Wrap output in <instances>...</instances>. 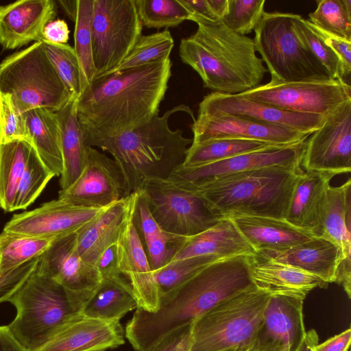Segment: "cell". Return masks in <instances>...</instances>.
Here are the masks:
<instances>
[{
  "label": "cell",
  "mask_w": 351,
  "mask_h": 351,
  "mask_svg": "<svg viewBox=\"0 0 351 351\" xmlns=\"http://www.w3.org/2000/svg\"><path fill=\"white\" fill-rule=\"evenodd\" d=\"M170 58L94 79L77 100L84 138L131 131L159 112L171 75Z\"/></svg>",
  "instance_id": "6da1fadb"
},
{
  "label": "cell",
  "mask_w": 351,
  "mask_h": 351,
  "mask_svg": "<svg viewBox=\"0 0 351 351\" xmlns=\"http://www.w3.org/2000/svg\"><path fill=\"white\" fill-rule=\"evenodd\" d=\"M254 285L249 256L218 260L162 295L156 312L137 308L126 325L125 337L136 350L148 351L171 332Z\"/></svg>",
  "instance_id": "7a4b0ae2"
},
{
  "label": "cell",
  "mask_w": 351,
  "mask_h": 351,
  "mask_svg": "<svg viewBox=\"0 0 351 351\" xmlns=\"http://www.w3.org/2000/svg\"><path fill=\"white\" fill-rule=\"evenodd\" d=\"M196 32L182 38L179 55L201 77L204 88L235 95L259 86L267 68L253 39L230 29L223 21L193 18Z\"/></svg>",
  "instance_id": "3957f363"
},
{
  "label": "cell",
  "mask_w": 351,
  "mask_h": 351,
  "mask_svg": "<svg viewBox=\"0 0 351 351\" xmlns=\"http://www.w3.org/2000/svg\"><path fill=\"white\" fill-rule=\"evenodd\" d=\"M184 112L193 120L192 110L181 104L156 114L147 123L131 131L113 136L84 138L88 147H99L110 154L119 165L125 182V197L143 189L151 179H165L184 160L193 139L183 136L180 129L169 125L171 115Z\"/></svg>",
  "instance_id": "277c9868"
},
{
  "label": "cell",
  "mask_w": 351,
  "mask_h": 351,
  "mask_svg": "<svg viewBox=\"0 0 351 351\" xmlns=\"http://www.w3.org/2000/svg\"><path fill=\"white\" fill-rule=\"evenodd\" d=\"M302 167L271 166L232 174L215 181L182 188L208 202L223 217L244 215L285 219Z\"/></svg>",
  "instance_id": "5b68a950"
},
{
  "label": "cell",
  "mask_w": 351,
  "mask_h": 351,
  "mask_svg": "<svg viewBox=\"0 0 351 351\" xmlns=\"http://www.w3.org/2000/svg\"><path fill=\"white\" fill-rule=\"evenodd\" d=\"M8 302L16 314L6 326L25 351H36L82 310L62 286L36 270Z\"/></svg>",
  "instance_id": "8992f818"
},
{
  "label": "cell",
  "mask_w": 351,
  "mask_h": 351,
  "mask_svg": "<svg viewBox=\"0 0 351 351\" xmlns=\"http://www.w3.org/2000/svg\"><path fill=\"white\" fill-rule=\"evenodd\" d=\"M0 92L10 97L21 113L35 108L56 112L75 99L49 61L43 41L3 59Z\"/></svg>",
  "instance_id": "52a82bcc"
},
{
  "label": "cell",
  "mask_w": 351,
  "mask_h": 351,
  "mask_svg": "<svg viewBox=\"0 0 351 351\" xmlns=\"http://www.w3.org/2000/svg\"><path fill=\"white\" fill-rule=\"evenodd\" d=\"M271 295L254 285L216 305L193 323L190 351L256 345Z\"/></svg>",
  "instance_id": "ba28073f"
},
{
  "label": "cell",
  "mask_w": 351,
  "mask_h": 351,
  "mask_svg": "<svg viewBox=\"0 0 351 351\" xmlns=\"http://www.w3.org/2000/svg\"><path fill=\"white\" fill-rule=\"evenodd\" d=\"M294 16L265 12L254 29L255 49L266 64L271 79L285 82L332 80L297 34Z\"/></svg>",
  "instance_id": "9c48e42d"
},
{
  "label": "cell",
  "mask_w": 351,
  "mask_h": 351,
  "mask_svg": "<svg viewBox=\"0 0 351 351\" xmlns=\"http://www.w3.org/2000/svg\"><path fill=\"white\" fill-rule=\"evenodd\" d=\"M134 0H93V58L99 77L116 69L142 35Z\"/></svg>",
  "instance_id": "30bf717a"
},
{
  "label": "cell",
  "mask_w": 351,
  "mask_h": 351,
  "mask_svg": "<svg viewBox=\"0 0 351 351\" xmlns=\"http://www.w3.org/2000/svg\"><path fill=\"white\" fill-rule=\"evenodd\" d=\"M143 189L154 218L168 233L193 236L224 217L203 197L182 188L169 178L149 180Z\"/></svg>",
  "instance_id": "8fae6325"
},
{
  "label": "cell",
  "mask_w": 351,
  "mask_h": 351,
  "mask_svg": "<svg viewBox=\"0 0 351 351\" xmlns=\"http://www.w3.org/2000/svg\"><path fill=\"white\" fill-rule=\"evenodd\" d=\"M238 95L289 112L328 116L351 99V86L339 80L285 82L271 79Z\"/></svg>",
  "instance_id": "7c38bea8"
},
{
  "label": "cell",
  "mask_w": 351,
  "mask_h": 351,
  "mask_svg": "<svg viewBox=\"0 0 351 351\" xmlns=\"http://www.w3.org/2000/svg\"><path fill=\"white\" fill-rule=\"evenodd\" d=\"M301 167L305 171H351V99L328 114L322 125L304 141Z\"/></svg>",
  "instance_id": "4fadbf2b"
},
{
  "label": "cell",
  "mask_w": 351,
  "mask_h": 351,
  "mask_svg": "<svg viewBox=\"0 0 351 351\" xmlns=\"http://www.w3.org/2000/svg\"><path fill=\"white\" fill-rule=\"evenodd\" d=\"M77 239L74 233L55 240L39 256L36 271L62 286L82 308L101 278L95 265L81 258Z\"/></svg>",
  "instance_id": "5bb4252c"
},
{
  "label": "cell",
  "mask_w": 351,
  "mask_h": 351,
  "mask_svg": "<svg viewBox=\"0 0 351 351\" xmlns=\"http://www.w3.org/2000/svg\"><path fill=\"white\" fill-rule=\"evenodd\" d=\"M108 206L84 207L58 198L34 210L14 214L3 230L36 237H63L81 231Z\"/></svg>",
  "instance_id": "9a60e30c"
},
{
  "label": "cell",
  "mask_w": 351,
  "mask_h": 351,
  "mask_svg": "<svg viewBox=\"0 0 351 351\" xmlns=\"http://www.w3.org/2000/svg\"><path fill=\"white\" fill-rule=\"evenodd\" d=\"M124 176L114 159L88 147L86 165L78 178L58 198L89 208L108 206L125 197Z\"/></svg>",
  "instance_id": "2e32d148"
},
{
  "label": "cell",
  "mask_w": 351,
  "mask_h": 351,
  "mask_svg": "<svg viewBox=\"0 0 351 351\" xmlns=\"http://www.w3.org/2000/svg\"><path fill=\"white\" fill-rule=\"evenodd\" d=\"M304 142L293 145L270 146L222 160L193 167H177L169 178L178 182L199 186L248 170L271 166L301 167Z\"/></svg>",
  "instance_id": "e0dca14e"
},
{
  "label": "cell",
  "mask_w": 351,
  "mask_h": 351,
  "mask_svg": "<svg viewBox=\"0 0 351 351\" xmlns=\"http://www.w3.org/2000/svg\"><path fill=\"white\" fill-rule=\"evenodd\" d=\"M197 115H230L291 128L311 134L327 116L289 112L245 98L238 94L213 92L199 104Z\"/></svg>",
  "instance_id": "ac0fdd59"
},
{
  "label": "cell",
  "mask_w": 351,
  "mask_h": 351,
  "mask_svg": "<svg viewBox=\"0 0 351 351\" xmlns=\"http://www.w3.org/2000/svg\"><path fill=\"white\" fill-rule=\"evenodd\" d=\"M191 128L193 134L192 143L231 138L287 146L303 143L311 135L285 127L230 115H197Z\"/></svg>",
  "instance_id": "d6986e66"
},
{
  "label": "cell",
  "mask_w": 351,
  "mask_h": 351,
  "mask_svg": "<svg viewBox=\"0 0 351 351\" xmlns=\"http://www.w3.org/2000/svg\"><path fill=\"white\" fill-rule=\"evenodd\" d=\"M134 207L116 241L118 267L132 289L138 308L154 313L159 307V289L134 223Z\"/></svg>",
  "instance_id": "ffe728a7"
},
{
  "label": "cell",
  "mask_w": 351,
  "mask_h": 351,
  "mask_svg": "<svg viewBox=\"0 0 351 351\" xmlns=\"http://www.w3.org/2000/svg\"><path fill=\"white\" fill-rule=\"evenodd\" d=\"M351 180L327 191L319 236L334 243L339 251L340 263L335 282L351 298Z\"/></svg>",
  "instance_id": "44dd1931"
},
{
  "label": "cell",
  "mask_w": 351,
  "mask_h": 351,
  "mask_svg": "<svg viewBox=\"0 0 351 351\" xmlns=\"http://www.w3.org/2000/svg\"><path fill=\"white\" fill-rule=\"evenodd\" d=\"M56 13L53 0H21L0 6L1 46L14 49L43 41L44 28Z\"/></svg>",
  "instance_id": "7402d4cb"
},
{
  "label": "cell",
  "mask_w": 351,
  "mask_h": 351,
  "mask_svg": "<svg viewBox=\"0 0 351 351\" xmlns=\"http://www.w3.org/2000/svg\"><path fill=\"white\" fill-rule=\"evenodd\" d=\"M303 301L284 295H271L256 339L259 348L265 351L295 350L306 333Z\"/></svg>",
  "instance_id": "603a6c76"
},
{
  "label": "cell",
  "mask_w": 351,
  "mask_h": 351,
  "mask_svg": "<svg viewBox=\"0 0 351 351\" xmlns=\"http://www.w3.org/2000/svg\"><path fill=\"white\" fill-rule=\"evenodd\" d=\"M119 321H105L78 313L36 351H93L117 348L125 343Z\"/></svg>",
  "instance_id": "cb8c5ba5"
},
{
  "label": "cell",
  "mask_w": 351,
  "mask_h": 351,
  "mask_svg": "<svg viewBox=\"0 0 351 351\" xmlns=\"http://www.w3.org/2000/svg\"><path fill=\"white\" fill-rule=\"evenodd\" d=\"M250 273L258 289L273 295L304 300L315 288H326L328 283L319 277L292 265L258 254L250 256Z\"/></svg>",
  "instance_id": "d4e9b609"
},
{
  "label": "cell",
  "mask_w": 351,
  "mask_h": 351,
  "mask_svg": "<svg viewBox=\"0 0 351 351\" xmlns=\"http://www.w3.org/2000/svg\"><path fill=\"white\" fill-rule=\"evenodd\" d=\"M336 173L305 171L295 182L285 219L290 223L319 235L326 195Z\"/></svg>",
  "instance_id": "484cf974"
},
{
  "label": "cell",
  "mask_w": 351,
  "mask_h": 351,
  "mask_svg": "<svg viewBox=\"0 0 351 351\" xmlns=\"http://www.w3.org/2000/svg\"><path fill=\"white\" fill-rule=\"evenodd\" d=\"M256 254L229 217H223L210 228L186 237L169 262L194 256H211L223 259Z\"/></svg>",
  "instance_id": "4316f807"
},
{
  "label": "cell",
  "mask_w": 351,
  "mask_h": 351,
  "mask_svg": "<svg viewBox=\"0 0 351 351\" xmlns=\"http://www.w3.org/2000/svg\"><path fill=\"white\" fill-rule=\"evenodd\" d=\"M228 217L256 253L285 251L316 236L285 219L244 215Z\"/></svg>",
  "instance_id": "83f0119b"
},
{
  "label": "cell",
  "mask_w": 351,
  "mask_h": 351,
  "mask_svg": "<svg viewBox=\"0 0 351 351\" xmlns=\"http://www.w3.org/2000/svg\"><path fill=\"white\" fill-rule=\"evenodd\" d=\"M137 191L110 205L90 225L77 232V250L86 263L95 265L100 254L114 244L133 210Z\"/></svg>",
  "instance_id": "f1b7e54d"
},
{
  "label": "cell",
  "mask_w": 351,
  "mask_h": 351,
  "mask_svg": "<svg viewBox=\"0 0 351 351\" xmlns=\"http://www.w3.org/2000/svg\"><path fill=\"white\" fill-rule=\"evenodd\" d=\"M256 254L298 267L328 284L335 282L340 263L338 247L329 240L318 235L285 251Z\"/></svg>",
  "instance_id": "f546056e"
},
{
  "label": "cell",
  "mask_w": 351,
  "mask_h": 351,
  "mask_svg": "<svg viewBox=\"0 0 351 351\" xmlns=\"http://www.w3.org/2000/svg\"><path fill=\"white\" fill-rule=\"evenodd\" d=\"M77 100L73 99L55 112L58 120L63 169L60 175L61 190L70 186L82 173L87 158L88 146L77 114Z\"/></svg>",
  "instance_id": "4dcf8cb0"
},
{
  "label": "cell",
  "mask_w": 351,
  "mask_h": 351,
  "mask_svg": "<svg viewBox=\"0 0 351 351\" xmlns=\"http://www.w3.org/2000/svg\"><path fill=\"white\" fill-rule=\"evenodd\" d=\"M138 308L132 289L122 275L102 279L83 306L81 313L90 318L119 321L127 313Z\"/></svg>",
  "instance_id": "1f68e13d"
},
{
  "label": "cell",
  "mask_w": 351,
  "mask_h": 351,
  "mask_svg": "<svg viewBox=\"0 0 351 351\" xmlns=\"http://www.w3.org/2000/svg\"><path fill=\"white\" fill-rule=\"evenodd\" d=\"M28 134L40 158L54 175L63 169L60 130L55 112L35 108L23 113Z\"/></svg>",
  "instance_id": "d6a6232c"
},
{
  "label": "cell",
  "mask_w": 351,
  "mask_h": 351,
  "mask_svg": "<svg viewBox=\"0 0 351 351\" xmlns=\"http://www.w3.org/2000/svg\"><path fill=\"white\" fill-rule=\"evenodd\" d=\"M35 147L23 140L0 143V208L14 210L17 191Z\"/></svg>",
  "instance_id": "836d02e7"
},
{
  "label": "cell",
  "mask_w": 351,
  "mask_h": 351,
  "mask_svg": "<svg viewBox=\"0 0 351 351\" xmlns=\"http://www.w3.org/2000/svg\"><path fill=\"white\" fill-rule=\"evenodd\" d=\"M269 145L263 142L222 138L208 140L197 143H191L188 147L182 164L184 167H193L208 164L237 155L267 148Z\"/></svg>",
  "instance_id": "e575fe53"
},
{
  "label": "cell",
  "mask_w": 351,
  "mask_h": 351,
  "mask_svg": "<svg viewBox=\"0 0 351 351\" xmlns=\"http://www.w3.org/2000/svg\"><path fill=\"white\" fill-rule=\"evenodd\" d=\"M57 239L3 230L0 233V274L9 272L39 257Z\"/></svg>",
  "instance_id": "d590c367"
},
{
  "label": "cell",
  "mask_w": 351,
  "mask_h": 351,
  "mask_svg": "<svg viewBox=\"0 0 351 351\" xmlns=\"http://www.w3.org/2000/svg\"><path fill=\"white\" fill-rule=\"evenodd\" d=\"M93 14V0H77L73 48L77 54L81 70L82 93L88 87L96 76L92 49Z\"/></svg>",
  "instance_id": "8d00e7d4"
},
{
  "label": "cell",
  "mask_w": 351,
  "mask_h": 351,
  "mask_svg": "<svg viewBox=\"0 0 351 351\" xmlns=\"http://www.w3.org/2000/svg\"><path fill=\"white\" fill-rule=\"evenodd\" d=\"M173 47V38L167 29L149 35H141L122 62L109 73L168 59Z\"/></svg>",
  "instance_id": "74e56055"
},
{
  "label": "cell",
  "mask_w": 351,
  "mask_h": 351,
  "mask_svg": "<svg viewBox=\"0 0 351 351\" xmlns=\"http://www.w3.org/2000/svg\"><path fill=\"white\" fill-rule=\"evenodd\" d=\"M309 21L332 36L351 40V0H319Z\"/></svg>",
  "instance_id": "f35d334b"
},
{
  "label": "cell",
  "mask_w": 351,
  "mask_h": 351,
  "mask_svg": "<svg viewBox=\"0 0 351 351\" xmlns=\"http://www.w3.org/2000/svg\"><path fill=\"white\" fill-rule=\"evenodd\" d=\"M139 19L147 28H168L189 20V14L179 0H134Z\"/></svg>",
  "instance_id": "ab89813d"
},
{
  "label": "cell",
  "mask_w": 351,
  "mask_h": 351,
  "mask_svg": "<svg viewBox=\"0 0 351 351\" xmlns=\"http://www.w3.org/2000/svg\"><path fill=\"white\" fill-rule=\"evenodd\" d=\"M46 54L61 80L75 100L80 97L81 70L74 48L68 44L43 40Z\"/></svg>",
  "instance_id": "60d3db41"
},
{
  "label": "cell",
  "mask_w": 351,
  "mask_h": 351,
  "mask_svg": "<svg viewBox=\"0 0 351 351\" xmlns=\"http://www.w3.org/2000/svg\"><path fill=\"white\" fill-rule=\"evenodd\" d=\"M293 25L298 36L325 68L330 78L343 81L342 65L339 58L324 43L313 24L295 14Z\"/></svg>",
  "instance_id": "b9f144b4"
},
{
  "label": "cell",
  "mask_w": 351,
  "mask_h": 351,
  "mask_svg": "<svg viewBox=\"0 0 351 351\" xmlns=\"http://www.w3.org/2000/svg\"><path fill=\"white\" fill-rule=\"evenodd\" d=\"M220 259L211 256H194L170 262L154 271L160 298L178 287L204 267Z\"/></svg>",
  "instance_id": "7bdbcfd3"
},
{
  "label": "cell",
  "mask_w": 351,
  "mask_h": 351,
  "mask_svg": "<svg viewBox=\"0 0 351 351\" xmlns=\"http://www.w3.org/2000/svg\"><path fill=\"white\" fill-rule=\"evenodd\" d=\"M53 176L34 148L29 158L17 191L14 210L25 209L32 204Z\"/></svg>",
  "instance_id": "ee69618b"
},
{
  "label": "cell",
  "mask_w": 351,
  "mask_h": 351,
  "mask_svg": "<svg viewBox=\"0 0 351 351\" xmlns=\"http://www.w3.org/2000/svg\"><path fill=\"white\" fill-rule=\"evenodd\" d=\"M265 0H228V14L222 21L234 32L250 34L261 19Z\"/></svg>",
  "instance_id": "f6af8a7d"
},
{
  "label": "cell",
  "mask_w": 351,
  "mask_h": 351,
  "mask_svg": "<svg viewBox=\"0 0 351 351\" xmlns=\"http://www.w3.org/2000/svg\"><path fill=\"white\" fill-rule=\"evenodd\" d=\"M16 140L32 144L23 113L16 108L8 94L0 92V143Z\"/></svg>",
  "instance_id": "bcb514c9"
},
{
  "label": "cell",
  "mask_w": 351,
  "mask_h": 351,
  "mask_svg": "<svg viewBox=\"0 0 351 351\" xmlns=\"http://www.w3.org/2000/svg\"><path fill=\"white\" fill-rule=\"evenodd\" d=\"M38 258L9 272L0 274V303L8 302L35 271Z\"/></svg>",
  "instance_id": "7dc6e473"
},
{
  "label": "cell",
  "mask_w": 351,
  "mask_h": 351,
  "mask_svg": "<svg viewBox=\"0 0 351 351\" xmlns=\"http://www.w3.org/2000/svg\"><path fill=\"white\" fill-rule=\"evenodd\" d=\"M314 27L324 43L332 49L339 58L342 65L343 81L350 86L351 40L332 36L315 26Z\"/></svg>",
  "instance_id": "c3c4849f"
},
{
  "label": "cell",
  "mask_w": 351,
  "mask_h": 351,
  "mask_svg": "<svg viewBox=\"0 0 351 351\" xmlns=\"http://www.w3.org/2000/svg\"><path fill=\"white\" fill-rule=\"evenodd\" d=\"M193 323L171 332L148 351H190Z\"/></svg>",
  "instance_id": "681fc988"
},
{
  "label": "cell",
  "mask_w": 351,
  "mask_h": 351,
  "mask_svg": "<svg viewBox=\"0 0 351 351\" xmlns=\"http://www.w3.org/2000/svg\"><path fill=\"white\" fill-rule=\"evenodd\" d=\"M95 266L101 280L121 275L118 267L116 243L100 254Z\"/></svg>",
  "instance_id": "f907efd6"
},
{
  "label": "cell",
  "mask_w": 351,
  "mask_h": 351,
  "mask_svg": "<svg viewBox=\"0 0 351 351\" xmlns=\"http://www.w3.org/2000/svg\"><path fill=\"white\" fill-rule=\"evenodd\" d=\"M69 29L63 19H56L49 23L43 30V40L53 43L66 44L69 39Z\"/></svg>",
  "instance_id": "816d5d0a"
},
{
  "label": "cell",
  "mask_w": 351,
  "mask_h": 351,
  "mask_svg": "<svg viewBox=\"0 0 351 351\" xmlns=\"http://www.w3.org/2000/svg\"><path fill=\"white\" fill-rule=\"evenodd\" d=\"M351 341V329L348 328L314 348V351H348Z\"/></svg>",
  "instance_id": "f5cc1de1"
},
{
  "label": "cell",
  "mask_w": 351,
  "mask_h": 351,
  "mask_svg": "<svg viewBox=\"0 0 351 351\" xmlns=\"http://www.w3.org/2000/svg\"><path fill=\"white\" fill-rule=\"evenodd\" d=\"M189 14V20L202 18L210 21L217 20L213 14L207 0H179Z\"/></svg>",
  "instance_id": "db71d44e"
},
{
  "label": "cell",
  "mask_w": 351,
  "mask_h": 351,
  "mask_svg": "<svg viewBox=\"0 0 351 351\" xmlns=\"http://www.w3.org/2000/svg\"><path fill=\"white\" fill-rule=\"evenodd\" d=\"M0 351H25L14 340L6 326H0Z\"/></svg>",
  "instance_id": "11a10c76"
},
{
  "label": "cell",
  "mask_w": 351,
  "mask_h": 351,
  "mask_svg": "<svg viewBox=\"0 0 351 351\" xmlns=\"http://www.w3.org/2000/svg\"><path fill=\"white\" fill-rule=\"evenodd\" d=\"M318 341V335L314 329L306 331L303 339L295 351H314L315 346L319 343Z\"/></svg>",
  "instance_id": "9f6ffc18"
},
{
  "label": "cell",
  "mask_w": 351,
  "mask_h": 351,
  "mask_svg": "<svg viewBox=\"0 0 351 351\" xmlns=\"http://www.w3.org/2000/svg\"><path fill=\"white\" fill-rule=\"evenodd\" d=\"M210 10L219 21H222L228 14V0H207Z\"/></svg>",
  "instance_id": "6f0895ef"
},
{
  "label": "cell",
  "mask_w": 351,
  "mask_h": 351,
  "mask_svg": "<svg viewBox=\"0 0 351 351\" xmlns=\"http://www.w3.org/2000/svg\"><path fill=\"white\" fill-rule=\"evenodd\" d=\"M56 3L67 16L75 23L77 14V0H59Z\"/></svg>",
  "instance_id": "680465c9"
},
{
  "label": "cell",
  "mask_w": 351,
  "mask_h": 351,
  "mask_svg": "<svg viewBox=\"0 0 351 351\" xmlns=\"http://www.w3.org/2000/svg\"><path fill=\"white\" fill-rule=\"evenodd\" d=\"M256 345L250 347H246V348H230L226 350H223L220 351H253V350L255 348Z\"/></svg>",
  "instance_id": "91938a15"
},
{
  "label": "cell",
  "mask_w": 351,
  "mask_h": 351,
  "mask_svg": "<svg viewBox=\"0 0 351 351\" xmlns=\"http://www.w3.org/2000/svg\"><path fill=\"white\" fill-rule=\"evenodd\" d=\"M253 351H265L261 348H259L257 346H256V347L253 350Z\"/></svg>",
  "instance_id": "94428289"
},
{
  "label": "cell",
  "mask_w": 351,
  "mask_h": 351,
  "mask_svg": "<svg viewBox=\"0 0 351 351\" xmlns=\"http://www.w3.org/2000/svg\"><path fill=\"white\" fill-rule=\"evenodd\" d=\"M93 351H103V350H93Z\"/></svg>",
  "instance_id": "6125c7cd"
}]
</instances>
